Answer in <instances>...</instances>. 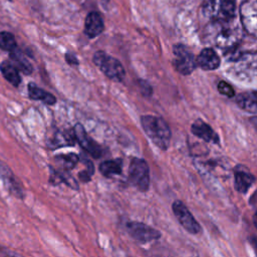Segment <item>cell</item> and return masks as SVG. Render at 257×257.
<instances>
[{
	"mask_svg": "<svg viewBox=\"0 0 257 257\" xmlns=\"http://www.w3.org/2000/svg\"><path fill=\"white\" fill-rule=\"evenodd\" d=\"M242 28L235 17L212 20L204 29V40L220 49H233L242 39Z\"/></svg>",
	"mask_w": 257,
	"mask_h": 257,
	"instance_id": "6da1fadb",
	"label": "cell"
},
{
	"mask_svg": "<svg viewBox=\"0 0 257 257\" xmlns=\"http://www.w3.org/2000/svg\"><path fill=\"white\" fill-rule=\"evenodd\" d=\"M227 75L245 85L257 86V52H242L228 59Z\"/></svg>",
	"mask_w": 257,
	"mask_h": 257,
	"instance_id": "7a4b0ae2",
	"label": "cell"
},
{
	"mask_svg": "<svg viewBox=\"0 0 257 257\" xmlns=\"http://www.w3.org/2000/svg\"><path fill=\"white\" fill-rule=\"evenodd\" d=\"M143 130L149 139L161 150H167L171 141V130L160 116L143 115L141 117Z\"/></svg>",
	"mask_w": 257,
	"mask_h": 257,
	"instance_id": "3957f363",
	"label": "cell"
},
{
	"mask_svg": "<svg viewBox=\"0 0 257 257\" xmlns=\"http://www.w3.org/2000/svg\"><path fill=\"white\" fill-rule=\"evenodd\" d=\"M92 61L107 78L117 82L123 80L125 70L116 58L106 54L102 50H98L93 54Z\"/></svg>",
	"mask_w": 257,
	"mask_h": 257,
	"instance_id": "277c9868",
	"label": "cell"
},
{
	"mask_svg": "<svg viewBox=\"0 0 257 257\" xmlns=\"http://www.w3.org/2000/svg\"><path fill=\"white\" fill-rule=\"evenodd\" d=\"M128 181L141 192H147L150 187V169L147 162L133 158L128 166Z\"/></svg>",
	"mask_w": 257,
	"mask_h": 257,
	"instance_id": "5b68a950",
	"label": "cell"
},
{
	"mask_svg": "<svg viewBox=\"0 0 257 257\" xmlns=\"http://www.w3.org/2000/svg\"><path fill=\"white\" fill-rule=\"evenodd\" d=\"M174 66L178 72L187 75L196 67L197 61L189 48L183 44H176L173 47Z\"/></svg>",
	"mask_w": 257,
	"mask_h": 257,
	"instance_id": "8992f818",
	"label": "cell"
},
{
	"mask_svg": "<svg viewBox=\"0 0 257 257\" xmlns=\"http://www.w3.org/2000/svg\"><path fill=\"white\" fill-rule=\"evenodd\" d=\"M242 27L257 38V0H244L240 6Z\"/></svg>",
	"mask_w": 257,
	"mask_h": 257,
	"instance_id": "52a82bcc",
	"label": "cell"
},
{
	"mask_svg": "<svg viewBox=\"0 0 257 257\" xmlns=\"http://www.w3.org/2000/svg\"><path fill=\"white\" fill-rule=\"evenodd\" d=\"M125 228L130 236L141 243H149L161 237V233L157 229L142 222H127Z\"/></svg>",
	"mask_w": 257,
	"mask_h": 257,
	"instance_id": "ba28073f",
	"label": "cell"
},
{
	"mask_svg": "<svg viewBox=\"0 0 257 257\" xmlns=\"http://www.w3.org/2000/svg\"><path fill=\"white\" fill-rule=\"evenodd\" d=\"M173 213L176 216L179 223L191 234H198L201 231V227L194 216L191 214L187 206L181 201L177 200L172 205Z\"/></svg>",
	"mask_w": 257,
	"mask_h": 257,
	"instance_id": "9c48e42d",
	"label": "cell"
},
{
	"mask_svg": "<svg viewBox=\"0 0 257 257\" xmlns=\"http://www.w3.org/2000/svg\"><path fill=\"white\" fill-rule=\"evenodd\" d=\"M73 131H74L76 141L86 153H88L91 157L95 159H98L101 157L102 151L100 146L87 135L84 127L80 123L75 124Z\"/></svg>",
	"mask_w": 257,
	"mask_h": 257,
	"instance_id": "30bf717a",
	"label": "cell"
},
{
	"mask_svg": "<svg viewBox=\"0 0 257 257\" xmlns=\"http://www.w3.org/2000/svg\"><path fill=\"white\" fill-rule=\"evenodd\" d=\"M104 28V23L101 15L98 12H89L84 20V33L88 38L98 36Z\"/></svg>",
	"mask_w": 257,
	"mask_h": 257,
	"instance_id": "8fae6325",
	"label": "cell"
},
{
	"mask_svg": "<svg viewBox=\"0 0 257 257\" xmlns=\"http://www.w3.org/2000/svg\"><path fill=\"white\" fill-rule=\"evenodd\" d=\"M192 133L198 138L204 140L205 142L213 144L219 143L218 135L213 131V128L208 123H206L202 119H197L193 122Z\"/></svg>",
	"mask_w": 257,
	"mask_h": 257,
	"instance_id": "7c38bea8",
	"label": "cell"
},
{
	"mask_svg": "<svg viewBox=\"0 0 257 257\" xmlns=\"http://www.w3.org/2000/svg\"><path fill=\"white\" fill-rule=\"evenodd\" d=\"M197 65L205 70H213L219 67L220 59L217 53L212 48H205L203 49L200 54L198 55Z\"/></svg>",
	"mask_w": 257,
	"mask_h": 257,
	"instance_id": "4fadbf2b",
	"label": "cell"
},
{
	"mask_svg": "<svg viewBox=\"0 0 257 257\" xmlns=\"http://www.w3.org/2000/svg\"><path fill=\"white\" fill-rule=\"evenodd\" d=\"M9 58L11 59V62L13 65L20 70L22 73L28 75L31 74L33 71V66L26 57V55L17 47L11 52H9Z\"/></svg>",
	"mask_w": 257,
	"mask_h": 257,
	"instance_id": "5bb4252c",
	"label": "cell"
},
{
	"mask_svg": "<svg viewBox=\"0 0 257 257\" xmlns=\"http://www.w3.org/2000/svg\"><path fill=\"white\" fill-rule=\"evenodd\" d=\"M254 182L255 177L247 171L237 170L234 174V186L239 193L245 194Z\"/></svg>",
	"mask_w": 257,
	"mask_h": 257,
	"instance_id": "9a60e30c",
	"label": "cell"
},
{
	"mask_svg": "<svg viewBox=\"0 0 257 257\" xmlns=\"http://www.w3.org/2000/svg\"><path fill=\"white\" fill-rule=\"evenodd\" d=\"M237 104L244 110L257 113V91H245L236 97Z\"/></svg>",
	"mask_w": 257,
	"mask_h": 257,
	"instance_id": "2e32d148",
	"label": "cell"
},
{
	"mask_svg": "<svg viewBox=\"0 0 257 257\" xmlns=\"http://www.w3.org/2000/svg\"><path fill=\"white\" fill-rule=\"evenodd\" d=\"M27 88H28V95L31 99L41 100L45 104H48V105H52L56 102V97L53 94H51L50 92L38 87L33 82L28 83Z\"/></svg>",
	"mask_w": 257,
	"mask_h": 257,
	"instance_id": "e0dca14e",
	"label": "cell"
},
{
	"mask_svg": "<svg viewBox=\"0 0 257 257\" xmlns=\"http://www.w3.org/2000/svg\"><path fill=\"white\" fill-rule=\"evenodd\" d=\"M0 71L2 73V75L4 76V78L11 83L13 86L17 87L20 82H21V77L19 74V70L13 65L12 62L10 61H3L0 64Z\"/></svg>",
	"mask_w": 257,
	"mask_h": 257,
	"instance_id": "ac0fdd59",
	"label": "cell"
},
{
	"mask_svg": "<svg viewBox=\"0 0 257 257\" xmlns=\"http://www.w3.org/2000/svg\"><path fill=\"white\" fill-rule=\"evenodd\" d=\"M222 0H203L201 5L202 14L211 20L220 19Z\"/></svg>",
	"mask_w": 257,
	"mask_h": 257,
	"instance_id": "d6986e66",
	"label": "cell"
},
{
	"mask_svg": "<svg viewBox=\"0 0 257 257\" xmlns=\"http://www.w3.org/2000/svg\"><path fill=\"white\" fill-rule=\"evenodd\" d=\"M122 171V160L121 159H113L104 161L99 165V172L104 177H112L115 175H119Z\"/></svg>",
	"mask_w": 257,
	"mask_h": 257,
	"instance_id": "ffe728a7",
	"label": "cell"
},
{
	"mask_svg": "<svg viewBox=\"0 0 257 257\" xmlns=\"http://www.w3.org/2000/svg\"><path fill=\"white\" fill-rule=\"evenodd\" d=\"M50 182L52 184H57V183H64L70 188L74 190H78V185L77 182L73 179V177L70 174L64 173V172H59L55 171L54 169H50Z\"/></svg>",
	"mask_w": 257,
	"mask_h": 257,
	"instance_id": "44dd1931",
	"label": "cell"
},
{
	"mask_svg": "<svg viewBox=\"0 0 257 257\" xmlns=\"http://www.w3.org/2000/svg\"><path fill=\"white\" fill-rule=\"evenodd\" d=\"M17 48L15 37L12 33L7 31H1L0 32V49L11 52Z\"/></svg>",
	"mask_w": 257,
	"mask_h": 257,
	"instance_id": "7402d4cb",
	"label": "cell"
},
{
	"mask_svg": "<svg viewBox=\"0 0 257 257\" xmlns=\"http://www.w3.org/2000/svg\"><path fill=\"white\" fill-rule=\"evenodd\" d=\"M55 160L64 168V170H71L79 161V157L76 154L69 153L64 155H58L55 157Z\"/></svg>",
	"mask_w": 257,
	"mask_h": 257,
	"instance_id": "603a6c76",
	"label": "cell"
},
{
	"mask_svg": "<svg viewBox=\"0 0 257 257\" xmlns=\"http://www.w3.org/2000/svg\"><path fill=\"white\" fill-rule=\"evenodd\" d=\"M236 0H222L220 19H231L235 17Z\"/></svg>",
	"mask_w": 257,
	"mask_h": 257,
	"instance_id": "cb8c5ba5",
	"label": "cell"
},
{
	"mask_svg": "<svg viewBox=\"0 0 257 257\" xmlns=\"http://www.w3.org/2000/svg\"><path fill=\"white\" fill-rule=\"evenodd\" d=\"M218 90L220 91V93H222L228 97H232L234 95L233 87L229 83H227L223 80L218 83Z\"/></svg>",
	"mask_w": 257,
	"mask_h": 257,
	"instance_id": "d4e9b609",
	"label": "cell"
},
{
	"mask_svg": "<svg viewBox=\"0 0 257 257\" xmlns=\"http://www.w3.org/2000/svg\"><path fill=\"white\" fill-rule=\"evenodd\" d=\"M138 85H139L143 95L149 96V95L152 94L153 90H152V87H151V85H150V83L148 81H146L144 79H139L138 80Z\"/></svg>",
	"mask_w": 257,
	"mask_h": 257,
	"instance_id": "484cf974",
	"label": "cell"
},
{
	"mask_svg": "<svg viewBox=\"0 0 257 257\" xmlns=\"http://www.w3.org/2000/svg\"><path fill=\"white\" fill-rule=\"evenodd\" d=\"M64 57H65L66 62H67L69 65L75 66V65H78V63H79V61H78L76 55H74V54L71 53V52H66L65 55H64Z\"/></svg>",
	"mask_w": 257,
	"mask_h": 257,
	"instance_id": "4316f807",
	"label": "cell"
},
{
	"mask_svg": "<svg viewBox=\"0 0 257 257\" xmlns=\"http://www.w3.org/2000/svg\"><path fill=\"white\" fill-rule=\"evenodd\" d=\"M0 252L3 254L4 257H23L22 255L14 252L12 250H9L7 248H3V247L0 248Z\"/></svg>",
	"mask_w": 257,
	"mask_h": 257,
	"instance_id": "83f0119b",
	"label": "cell"
},
{
	"mask_svg": "<svg viewBox=\"0 0 257 257\" xmlns=\"http://www.w3.org/2000/svg\"><path fill=\"white\" fill-rule=\"evenodd\" d=\"M249 241H250V244L252 245V247H253V249H254V251L257 255V237H251L249 239Z\"/></svg>",
	"mask_w": 257,
	"mask_h": 257,
	"instance_id": "f1b7e54d",
	"label": "cell"
},
{
	"mask_svg": "<svg viewBox=\"0 0 257 257\" xmlns=\"http://www.w3.org/2000/svg\"><path fill=\"white\" fill-rule=\"evenodd\" d=\"M253 223H254L255 228L257 229V211L255 212V214H254V216H253Z\"/></svg>",
	"mask_w": 257,
	"mask_h": 257,
	"instance_id": "f546056e",
	"label": "cell"
},
{
	"mask_svg": "<svg viewBox=\"0 0 257 257\" xmlns=\"http://www.w3.org/2000/svg\"><path fill=\"white\" fill-rule=\"evenodd\" d=\"M252 122H253L254 126H255V127H256V130H257V117H254V118H252Z\"/></svg>",
	"mask_w": 257,
	"mask_h": 257,
	"instance_id": "4dcf8cb0",
	"label": "cell"
}]
</instances>
